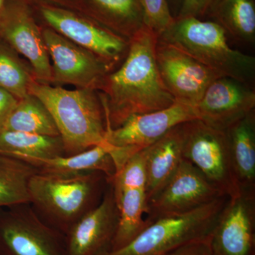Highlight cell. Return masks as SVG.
<instances>
[{
    "label": "cell",
    "mask_w": 255,
    "mask_h": 255,
    "mask_svg": "<svg viewBox=\"0 0 255 255\" xmlns=\"http://www.w3.org/2000/svg\"><path fill=\"white\" fill-rule=\"evenodd\" d=\"M158 37L143 26L129 40L122 66L98 89L107 129L117 128L137 114L167 108L175 100L164 86L155 58Z\"/></svg>",
    "instance_id": "obj_1"
},
{
    "label": "cell",
    "mask_w": 255,
    "mask_h": 255,
    "mask_svg": "<svg viewBox=\"0 0 255 255\" xmlns=\"http://www.w3.org/2000/svg\"><path fill=\"white\" fill-rule=\"evenodd\" d=\"M51 58V83L98 90L112 67L49 27L42 28Z\"/></svg>",
    "instance_id": "obj_12"
},
{
    "label": "cell",
    "mask_w": 255,
    "mask_h": 255,
    "mask_svg": "<svg viewBox=\"0 0 255 255\" xmlns=\"http://www.w3.org/2000/svg\"><path fill=\"white\" fill-rule=\"evenodd\" d=\"M36 173L25 161L0 154V208L29 203L28 183Z\"/></svg>",
    "instance_id": "obj_25"
},
{
    "label": "cell",
    "mask_w": 255,
    "mask_h": 255,
    "mask_svg": "<svg viewBox=\"0 0 255 255\" xmlns=\"http://www.w3.org/2000/svg\"><path fill=\"white\" fill-rule=\"evenodd\" d=\"M183 157L225 195L240 194L226 131L198 119L186 122Z\"/></svg>",
    "instance_id": "obj_9"
},
{
    "label": "cell",
    "mask_w": 255,
    "mask_h": 255,
    "mask_svg": "<svg viewBox=\"0 0 255 255\" xmlns=\"http://www.w3.org/2000/svg\"><path fill=\"white\" fill-rule=\"evenodd\" d=\"M6 1H7V0H0V11L2 9Z\"/></svg>",
    "instance_id": "obj_32"
},
{
    "label": "cell",
    "mask_w": 255,
    "mask_h": 255,
    "mask_svg": "<svg viewBox=\"0 0 255 255\" xmlns=\"http://www.w3.org/2000/svg\"><path fill=\"white\" fill-rule=\"evenodd\" d=\"M241 192H255V112L226 130Z\"/></svg>",
    "instance_id": "obj_19"
},
{
    "label": "cell",
    "mask_w": 255,
    "mask_h": 255,
    "mask_svg": "<svg viewBox=\"0 0 255 255\" xmlns=\"http://www.w3.org/2000/svg\"><path fill=\"white\" fill-rule=\"evenodd\" d=\"M223 194L195 166L183 159L170 179L147 201V225L162 218L180 216L216 200Z\"/></svg>",
    "instance_id": "obj_11"
},
{
    "label": "cell",
    "mask_w": 255,
    "mask_h": 255,
    "mask_svg": "<svg viewBox=\"0 0 255 255\" xmlns=\"http://www.w3.org/2000/svg\"><path fill=\"white\" fill-rule=\"evenodd\" d=\"M0 39L27 60L35 80L51 83V63L42 28L27 1H6L0 11Z\"/></svg>",
    "instance_id": "obj_10"
},
{
    "label": "cell",
    "mask_w": 255,
    "mask_h": 255,
    "mask_svg": "<svg viewBox=\"0 0 255 255\" xmlns=\"http://www.w3.org/2000/svg\"><path fill=\"white\" fill-rule=\"evenodd\" d=\"M29 93L43 102L53 117L66 156L108 143L105 110L97 90H69L34 80Z\"/></svg>",
    "instance_id": "obj_3"
},
{
    "label": "cell",
    "mask_w": 255,
    "mask_h": 255,
    "mask_svg": "<svg viewBox=\"0 0 255 255\" xmlns=\"http://www.w3.org/2000/svg\"><path fill=\"white\" fill-rule=\"evenodd\" d=\"M26 1L29 3H43V4L60 6V7L74 10L85 14L82 0H26Z\"/></svg>",
    "instance_id": "obj_31"
},
{
    "label": "cell",
    "mask_w": 255,
    "mask_h": 255,
    "mask_svg": "<svg viewBox=\"0 0 255 255\" xmlns=\"http://www.w3.org/2000/svg\"><path fill=\"white\" fill-rule=\"evenodd\" d=\"M34 80L31 69L0 39V87L21 100L29 94L30 85Z\"/></svg>",
    "instance_id": "obj_26"
},
{
    "label": "cell",
    "mask_w": 255,
    "mask_h": 255,
    "mask_svg": "<svg viewBox=\"0 0 255 255\" xmlns=\"http://www.w3.org/2000/svg\"><path fill=\"white\" fill-rule=\"evenodd\" d=\"M141 7L144 26L159 37L173 23L167 0H137Z\"/></svg>",
    "instance_id": "obj_27"
},
{
    "label": "cell",
    "mask_w": 255,
    "mask_h": 255,
    "mask_svg": "<svg viewBox=\"0 0 255 255\" xmlns=\"http://www.w3.org/2000/svg\"><path fill=\"white\" fill-rule=\"evenodd\" d=\"M158 39L177 47L219 76L247 85L254 80L255 57L231 48L226 31L215 21L177 16Z\"/></svg>",
    "instance_id": "obj_4"
},
{
    "label": "cell",
    "mask_w": 255,
    "mask_h": 255,
    "mask_svg": "<svg viewBox=\"0 0 255 255\" xmlns=\"http://www.w3.org/2000/svg\"><path fill=\"white\" fill-rule=\"evenodd\" d=\"M219 0H184L180 12L177 16H191L200 18L210 13Z\"/></svg>",
    "instance_id": "obj_28"
},
{
    "label": "cell",
    "mask_w": 255,
    "mask_h": 255,
    "mask_svg": "<svg viewBox=\"0 0 255 255\" xmlns=\"http://www.w3.org/2000/svg\"><path fill=\"white\" fill-rule=\"evenodd\" d=\"M197 119L194 107L175 102L163 110L132 116L117 128L107 129L106 140L113 147L110 155L116 172L130 157L155 143L172 128Z\"/></svg>",
    "instance_id": "obj_7"
},
{
    "label": "cell",
    "mask_w": 255,
    "mask_h": 255,
    "mask_svg": "<svg viewBox=\"0 0 255 255\" xmlns=\"http://www.w3.org/2000/svg\"><path fill=\"white\" fill-rule=\"evenodd\" d=\"M211 255H255V192L230 197L210 236Z\"/></svg>",
    "instance_id": "obj_14"
},
{
    "label": "cell",
    "mask_w": 255,
    "mask_h": 255,
    "mask_svg": "<svg viewBox=\"0 0 255 255\" xmlns=\"http://www.w3.org/2000/svg\"><path fill=\"white\" fill-rule=\"evenodd\" d=\"M210 14L215 22L235 40L253 43L255 40V6L253 0H219Z\"/></svg>",
    "instance_id": "obj_23"
},
{
    "label": "cell",
    "mask_w": 255,
    "mask_h": 255,
    "mask_svg": "<svg viewBox=\"0 0 255 255\" xmlns=\"http://www.w3.org/2000/svg\"><path fill=\"white\" fill-rule=\"evenodd\" d=\"M115 199L119 211V223L110 252L127 246L148 226L144 219L147 207L145 187L126 189L115 196Z\"/></svg>",
    "instance_id": "obj_21"
},
{
    "label": "cell",
    "mask_w": 255,
    "mask_h": 255,
    "mask_svg": "<svg viewBox=\"0 0 255 255\" xmlns=\"http://www.w3.org/2000/svg\"><path fill=\"white\" fill-rule=\"evenodd\" d=\"M1 130L60 136L50 112L38 97L30 93L18 100Z\"/></svg>",
    "instance_id": "obj_24"
},
{
    "label": "cell",
    "mask_w": 255,
    "mask_h": 255,
    "mask_svg": "<svg viewBox=\"0 0 255 255\" xmlns=\"http://www.w3.org/2000/svg\"><path fill=\"white\" fill-rule=\"evenodd\" d=\"M229 199L223 196L187 214L157 220L127 246L102 255H167L191 242L209 238Z\"/></svg>",
    "instance_id": "obj_5"
},
{
    "label": "cell",
    "mask_w": 255,
    "mask_h": 255,
    "mask_svg": "<svg viewBox=\"0 0 255 255\" xmlns=\"http://www.w3.org/2000/svg\"><path fill=\"white\" fill-rule=\"evenodd\" d=\"M0 154L18 159H50L66 156L60 136L0 130Z\"/></svg>",
    "instance_id": "obj_22"
},
{
    "label": "cell",
    "mask_w": 255,
    "mask_h": 255,
    "mask_svg": "<svg viewBox=\"0 0 255 255\" xmlns=\"http://www.w3.org/2000/svg\"><path fill=\"white\" fill-rule=\"evenodd\" d=\"M113 147L109 143L90 147L87 150L68 156L50 159H20L31 164L38 173L56 176H70L90 172H101L108 179L116 174L115 164L110 155Z\"/></svg>",
    "instance_id": "obj_18"
},
{
    "label": "cell",
    "mask_w": 255,
    "mask_h": 255,
    "mask_svg": "<svg viewBox=\"0 0 255 255\" xmlns=\"http://www.w3.org/2000/svg\"><path fill=\"white\" fill-rule=\"evenodd\" d=\"M194 108L199 120L226 131L255 111V90L235 79L220 77L211 82Z\"/></svg>",
    "instance_id": "obj_15"
},
{
    "label": "cell",
    "mask_w": 255,
    "mask_h": 255,
    "mask_svg": "<svg viewBox=\"0 0 255 255\" xmlns=\"http://www.w3.org/2000/svg\"><path fill=\"white\" fill-rule=\"evenodd\" d=\"M29 4L47 27L90 50L112 68L127 55L129 40L87 15L53 5Z\"/></svg>",
    "instance_id": "obj_6"
},
{
    "label": "cell",
    "mask_w": 255,
    "mask_h": 255,
    "mask_svg": "<svg viewBox=\"0 0 255 255\" xmlns=\"http://www.w3.org/2000/svg\"><path fill=\"white\" fill-rule=\"evenodd\" d=\"M185 123L172 128L155 143L142 150L145 158L147 202L173 175L183 157Z\"/></svg>",
    "instance_id": "obj_17"
},
{
    "label": "cell",
    "mask_w": 255,
    "mask_h": 255,
    "mask_svg": "<svg viewBox=\"0 0 255 255\" xmlns=\"http://www.w3.org/2000/svg\"><path fill=\"white\" fill-rule=\"evenodd\" d=\"M119 218L118 206L110 181L100 204L65 236L67 255H102L110 252Z\"/></svg>",
    "instance_id": "obj_16"
},
{
    "label": "cell",
    "mask_w": 255,
    "mask_h": 255,
    "mask_svg": "<svg viewBox=\"0 0 255 255\" xmlns=\"http://www.w3.org/2000/svg\"><path fill=\"white\" fill-rule=\"evenodd\" d=\"M109 182L101 172L70 176L36 173L28 183L29 203L43 222L66 236L100 204Z\"/></svg>",
    "instance_id": "obj_2"
},
{
    "label": "cell",
    "mask_w": 255,
    "mask_h": 255,
    "mask_svg": "<svg viewBox=\"0 0 255 255\" xmlns=\"http://www.w3.org/2000/svg\"><path fill=\"white\" fill-rule=\"evenodd\" d=\"M167 255H211L210 237L191 242Z\"/></svg>",
    "instance_id": "obj_29"
},
{
    "label": "cell",
    "mask_w": 255,
    "mask_h": 255,
    "mask_svg": "<svg viewBox=\"0 0 255 255\" xmlns=\"http://www.w3.org/2000/svg\"><path fill=\"white\" fill-rule=\"evenodd\" d=\"M14 95L0 87V130L18 102Z\"/></svg>",
    "instance_id": "obj_30"
},
{
    "label": "cell",
    "mask_w": 255,
    "mask_h": 255,
    "mask_svg": "<svg viewBox=\"0 0 255 255\" xmlns=\"http://www.w3.org/2000/svg\"><path fill=\"white\" fill-rule=\"evenodd\" d=\"M0 255H67L66 237L43 222L30 203L0 208Z\"/></svg>",
    "instance_id": "obj_8"
},
{
    "label": "cell",
    "mask_w": 255,
    "mask_h": 255,
    "mask_svg": "<svg viewBox=\"0 0 255 255\" xmlns=\"http://www.w3.org/2000/svg\"><path fill=\"white\" fill-rule=\"evenodd\" d=\"M155 58L167 91L178 103L194 107L219 75L177 47L158 39Z\"/></svg>",
    "instance_id": "obj_13"
},
{
    "label": "cell",
    "mask_w": 255,
    "mask_h": 255,
    "mask_svg": "<svg viewBox=\"0 0 255 255\" xmlns=\"http://www.w3.org/2000/svg\"><path fill=\"white\" fill-rule=\"evenodd\" d=\"M85 14L130 40L144 26L137 0H82Z\"/></svg>",
    "instance_id": "obj_20"
}]
</instances>
